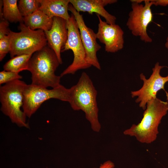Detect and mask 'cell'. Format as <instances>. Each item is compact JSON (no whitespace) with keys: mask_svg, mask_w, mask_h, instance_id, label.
I'll use <instances>...</instances> for the list:
<instances>
[{"mask_svg":"<svg viewBox=\"0 0 168 168\" xmlns=\"http://www.w3.org/2000/svg\"><path fill=\"white\" fill-rule=\"evenodd\" d=\"M68 102L74 110H82L90 122L92 130L99 132L101 128L98 118L97 91L88 74L83 72L77 84L70 88Z\"/></svg>","mask_w":168,"mask_h":168,"instance_id":"1","label":"cell"},{"mask_svg":"<svg viewBox=\"0 0 168 168\" xmlns=\"http://www.w3.org/2000/svg\"><path fill=\"white\" fill-rule=\"evenodd\" d=\"M168 111V101H164L157 98L150 100L147 104L141 122L125 130L124 134L135 137L141 143H151L156 139L159 126Z\"/></svg>","mask_w":168,"mask_h":168,"instance_id":"2","label":"cell"},{"mask_svg":"<svg viewBox=\"0 0 168 168\" xmlns=\"http://www.w3.org/2000/svg\"><path fill=\"white\" fill-rule=\"evenodd\" d=\"M54 52L46 45L33 54L28 63V70L31 73V84L52 88L59 86L60 76L55 74L60 64Z\"/></svg>","mask_w":168,"mask_h":168,"instance_id":"3","label":"cell"},{"mask_svg":"<svg viewBox=\"0 0 168 168\" xmlns=\"http://www.w3.org/2000/svg\"><path fill=\"white\" fill-rule=\"evenodd\" d=\"M27 85L24 82L17 79L0 86V102L1 111L12 123L19 127L29 128L27 117L21 109L24 91Z\"/></svg>","mask_w":168,"mask_h":168,"instance_id":"4","label":"cell"},{"mask_svg":"<svg viewBox=\"0 0 168 168\" xmlns=\"http://www.w3.org/2000/svg\"><path fill=\"white\" fill-rule=\"evenodd\" d=\"M18 29L20 32L10 30L9 34L11 58L23 54H32L47 45V40L43 30H32L24 23H20Z\"/></svg>","mask_w":168,"mask_h":168,"instance_id":"5","label":"cell"},{"mask_svg":"<svg viewBox=\"0 0 168 168\" xmlns=\"http://www.w3.org/2000/svg\"><path fill=\"white\" fill-rule=\"evenodd\" d=\"M70 97V88L61 85L51 89L31 84L27 85L23 92L22 110L30 118L47 100L55 99L68 102Z\"/></svg>","mask_w":168,"mask_h":168,"instance_id":"6","label":"cell"},{"mask_svg":"<svg viewBox=\"0 0 168 168\" xmlns=\"http://www.w3.org/2000/svg\"><path fill=\"white\" fill-rule=\"evenodd\" d=\"M66 24L68 30V39L61 52L70 49L73 53L74 58L72 64L61 74V77L68 74H74L78 70L86 69L91 66L86 61L78 25L72 14L66 21Z\"/></svg>","mask_w":168,"mask_h":168,"instance_id":"7","label":"cell"},{"mask_svg":"<svg viewBox=\"0 0 168 168\" xmlns=\"http://www.w3.org/2000/svg\"><path fill=\"white\" fill-rule=\"evenodd\" d=\"M132 10L128 14L126 25L132 35L139 37L140 40L147 43L152 42L147 31L149 24L152 21L153 14L151 7L153 1L144 0V5L130 0Z\"/></svg>","mask_w":168,"mask_h":168,"instance_id":"8","label":"cell"},{"mask_svg":"<svg viewBox=\"0 0 168 168\" xmlns=\"http://www.w3.org/2000/svg\"><path fill=\"white\" fill-rule=\"evenodd\" d=\"M164 67L157 62L152 68V74L147 79L143 73H141L140 78L143 82L142 87L138 91L131 92L132 97H138L135 101L140 103L139 106L143 110L146 109L147 104L149 101L157 98V93L161 89L165 91L168 101V93L164 88L165 84L168 82V75L164 77L160 74L161 70Z\"/></svg>","mask_w":168,"mask_h":168,"instance_id":"9","label":"cell"},{"mask_svg":"<svg viewBox=\"0 0 168 168\" xmlns=\"http://www.w3.org/2000/svg\"><path fill=\"white\" fill-rule=\"evenodd\" d=\"M68 10L73 15L77 23L81 38L86 53L87 63L91 66L100 70L101 67L96 54L101 47L97 42L96 33L86 25L82 15L76 11L70 3Z\"/></svg>","mask_w":168,"mask_h":168,"instance_id":"10","label":"cell"},{"mask_svg":"<svg viewBox=\"0 0 168 168\" xmlns=\"http://www.w3.org/2000/svg\"><path fill=\"white\" fill-rule=\"evenodd\" d=\"M99 22L97 39L105 45V51L114 53L123 49L124 46V32L116 24L110 25L103 21L100 16L96 14Z\"/></svg>","mask_w":168,"mask_h":168,"instance_id":"11","label":"cell"},{"mask_svg":"<svg viewBox=\"0 0 168 168\" xmlns=\"http://www.w3.org/2000/svg\"><path fill=\"white\" fill-rule=\"evenodd\" d=\"M53 20L51 29L44 32L48 46L54 52L60 64H61L62 61L61 53L68 37L66 21L58 17H54Z\"/></svg>","mask_w":168,"mask_h":168,"instance_id":"12","label":"cell"},{"mask_svg":"<svg viewBox=\"0 0 168 168\" xmlns=\"http://www.w3.org/2000/svg\"><path fill=\"white\" fill-rule=\"evenodd\" d=\"M116 0H69L77 12H87L92 14L95 13L104 17L108 24H115L116 18L110 14L104 8L108 4L116 3Z\"/></svg>","mask_w":168,"mask_h":168,"instance_id":"13","label":"cell"},{"mask_svg":"<svg viewBox=\"0 0 168 168\" xmlns=\"http://www.w3.org/2000/svg\"><path fill=\"white\" fill-rule=\"evenodd\" d=\"M39 9L49 16L58 17L66 21L70 17L68 13L69 0H40Z\"/></svg>","mask_w":168,"mask_h":168,"instance_id":"14","label":"cell"},{"mask_svg":"<svg viewBox=\"0 0 168 168\" xmlns=\"http://www.w3.org/2000/svg\"><path fill=\"white\" fill-rule=\"evenodd\" d=\"M53 18L38 9L32 14L23 17V23L33 30L38 29L45 31L50 30L53 23Z\"/></svg>","mask_w":168,"mask_h":168,"instance_id":"15","label":"cell"},{"mask_svg":"<svg viewBox=\"0 0 168 168\" xmlns=\"http://www.w3.org/2000/svg\"><path fill=\"white\" fill-rule=\"evenodd\" d=\"M17 0H3L2 7L3 18L11 22L23 23V17L18 9Z\"/></svg>","mask_w":168,"mask_h":168,"instance_id":"16","label":"cell"},{"mask_svg":"<svg viewBox=\"0 0 168 168\" xmlns=\"http://www.w3.org/2000/svg\"><path fill=\"white\" fill-rule=\"evenodd\" d=\"M32 54H23L12 58L3 66L4 70L19 73L28 70L29 60Z\"/></svg>","mask_w":168,"mask_h":168,"instance_id":"17","label":"cell"},{"mask_svg":"<svg viewBox=\"0 0 168 168\" xmlns=\"http://www.w3.org/2000/svg\"><path fill=\"white\" fill-rule=\"evenodd\" d=\"M18 6L21 16L24 17L39 9L40 3V0H20Z\"/></svg>","mask_w":168,"mask_h":168,"instance_id":"18","label":"cell"},{"mask_svg":"<svg viewBox=\"0 0 168 168\" xmlns=\"http://www.w3.org/2000/svg\"><path fill=\"white\" fill-rule=\"evenodd\" d=\"M19 73L3 70L0 72V85L6 84L17 79H20L22 76Z\"/></svg>","mask_w":168,"mask_h":168,"instance_id":"19","label":"cell"},{"mask_svg":"<svg viewBox=\"0 0 168 168\" xmlns=\"http://www.w3.org/2000/svg\"><path fill=\"white\" fill-rule=\"evenodd\" d=\"M11 41L8 35L0 39V61L3 59L10 50Z\"/></svg>","mask_w":168,"mask_h":168,"instance_id":"20","label":"cell"},{"mask_svg":"<svg viewBox=\"0 0 168 168\" xmlns=\"http://www.w3.org/2000/svg\"><path fill=\"white\" fill-rule=\"evenodd\" d=\"M8 21L4 18L1 19L0 22V39L8 35L10 31Z\"/></svg>","mask_w":168,"mask_h":168,"instance_id":"21","label":"cell"},{"mask_svg":"<svg viewBox=\"0 0 168 168\" xmlns=\"http://www.w3.org/2000/svg\"><path fill=\"white\" fill-rule=\"evenodd\" d=\"M114 163L110 160H108L101 164L98 168H114Z\"/></svg>","mask_w":168,"mask_h":168,"instance_id":"22","label":"cell"},{"mask_svg":"<svg viewBox=\"0 0 168 168\" xmlns=\"http://www.w3.org/2000/svg\"><path fill=\"white\" fill-rule=\"evenodd\" d=\"M153 1V5L155 6H166L168 5V0H156Z\"/></svg>","mask_w":168,"mask_h":168,"instance_id":"23","label":"cell"},{"mask_svg":"<svg viewBox=\"0 0 168 168\" xmlns=\"http://www.w3.org/2000/svg\"><path fill=\"white\" fill-rule=\"evenodd\" d=\"M165 47L167 49H168V36L167 37L166 39V41L165 44Z\"/></svg>","mask_w":168,"mask_h":168,"instance_id":"24","label":"cell"}]
</instances>
